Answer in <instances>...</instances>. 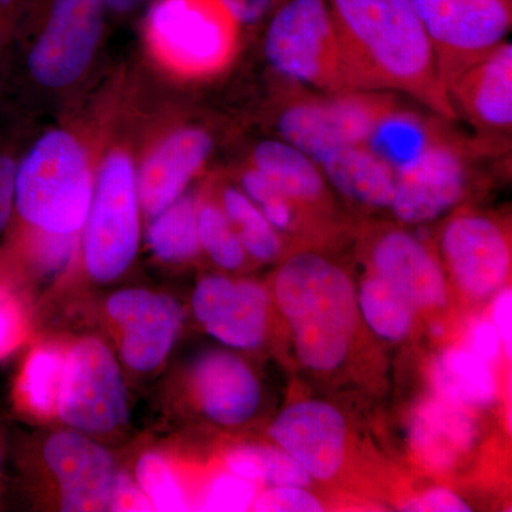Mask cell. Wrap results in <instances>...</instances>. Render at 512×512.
I'll use <instances>...</instances> for the list:
<instances>
[{"instance_id":"obj_38","label":"cell","mask_w":512,"mask_h":512,"mask_svg":"<svg viewBox=\"0 0 512 512\" xmlns=\"http://www.w3.org/2000/svg\"><path fill=\"white\" fill-rule=\"evenodd\" d=\"M110 511H151L153 505L141 491L140 485L127 474L117 473L111 493Z\"/></svg>"},{"instance_id":"obj_25","label":"cell","mask_w":512,"mask_h":512,"mask_svg":"<svg viewBox=\"0 0 512 512\" xmlns=\"http://www.w3.org/2000/svg\"><path fill=\"white\" fill-rule=\"evenodd\" d=\"M197 217V197L183 194L156 217L150 218L147 242L151 252L170 264L195 258L201 249Z\"/></svg>"},{"instance_id":"obj_2","label":"cell","mask_w":512,"mask_h":512,"mask_svg":"<svg viewBox=\"0 0 512 512\" xmlns=\"http://www.w3.org/2000/svg\"><path fill=\"white\" fill-rule=\"evenodd\" d=\"M275 292L303 365L330 372L345 362L356 323V295L345 271L313 252L286 259Z\"/></svg>"},{"instance_id":"obj_41","label":"cell","mask_w":512,"mask_h":512,"mask_svg":"<svg viewBox=\"0 0 512 512\" xmlns=\"http://www.w3.org/2000/svg\"><path fill=\"white\" fill-rule=\"evenodd\" d=\"M16 164L12 158L0 156V232L9 224L15 205Z\"/></svg>"},{"instance_id":"obj_13","label":"cell","mask_w":512,"mask_h":512,"mask_svg":"<svg viewBox=\"0 0 512 512\" xmlns=\"http://www.w3.org/2000/svg\"><path fill=\"white\" fill-rule=\"evenodd\" d=\"M456 110L478 138L505 148L512 130V45L501 42L467 66L447 86Z\"/></svg>"},{"instance_id":"obj_33","label":"cell","mask_w":512,"mask_h":512,"mask_svg":"<svg viewBox=\"0 0 512 512\" xmlns=\"http://www.w3.org/2000/svg\"><path fill=\"white\" fill-rule=\"evenodd\" d=\"M136 481L154 510H184L183 490L163 457L154 453L144 454L136 466Z\"/></svg>"},{"instance_id":"obj_15","label":"cell","mask_w":512,"mask_h":512,"mask_svg":"<svg viewBox=\"0 0 512 512\" xmlns=\"http://www.w3.org/2000/svg\"><path fill=\"white\" fill-rule=\"evenodd\" d=\"M441 248L458 285L476 298L497 291L510 271L507 234L498 222L485 215L453 218L441 235Z\"/></svg>"},{"instance_id":"obj_14","label":"cell","mask_w":512,"mask_h":512,"mask_svg":"<svg viewBox=\"0 0 512 512\" xmlns=\"http://www.w3.org/2000/svg\"><path fill=\"white\" fill-rule=\"evenodd\" d=\"M43 460L63 511H109L117 470L106 448L80 431H59L46 440Z\"/></svg>"},{"instance_id":"obj_40","label":"cell","mask_w":512,"mask_h":512,"mask_svg":"<svg viewBox=\"0 0 512 512\" xmlns=\"http://www.w3.org/2000/svg\"><path fill=\"white\" fill-rule=\"evenodd\" d=\"M239 25L255 26L269 18L282 0H221Z\"/></svg>"},{"instance_id":"obj_32","label":"cell","mask_w":512,"mask_h":512,"mask_svg":"<svg viewBox=\"0 0 512 512\" xmlns=\"http://www.w3.org/2000/svg\"><path fill=\"white\" fill-rule=\"evenodd\" d=\"M239 184L245 195L254 202L276 231L289 232L295 228L296 212L305 205L286 197L264 174L251 164H245L239 173Z\"/></svg>"},{"instance_id":"obj_18","label":"cell","mask_w":512,"mask_h":512,"mask_svg":"<svg viewBox=\"0 0 512 512\" xmlns=\"http://www.w3.org/2000/svg\"><path fill=\"white\" fill-rule=\"evenodd\" d=\"M463 137L464 134L454 130L451 121L427 109L404 106L397 99L377 119L363 144L399 178L419 167L440 148Z\"/></svg>"},{"instance_id":"obj_28","label":"cell","mask_w":512,"mask_h":512,"mask_svg":"<svg viewBox=\"0 0 512 512\" xmlns=\"http://www.w3.org/2000/svg\"><path fill=\"white\" fill-rule=\"evenodd\" d=\"M66 352L56 346H42L30 353L19 380V392L28 410L39 417L57 413Z\"/></svg>"},{"instance_id":"obj_6","label":"cell","mask_w":512,"mask_h":512,"mask_svg":"<svg viewBox=\"0 0 512 512\" xmlns=\"http://www.w3.org/2000/svg\"><path fill=\"white\" fill-rule=\"evenodd\" d=\"M137 168L126 150L114 148L94 175L92 202L83 227L87 272L97 282L120 278L140 247Z\"/></svg>"},{"instance_id":"obj_30","label":"cell","mask_w":512,"mask_h":512,"mask_svg":"<svg viewBox=\"0 0 512 512\" xmlns=\"http://www.w3.org/2000/svg\"><path fill=\"white\" fill-rule=\"evenodd\" d=\"M360 308L367 325L380 338L402 340L412 328L413 303L379 276L363 284Z\"/></svg>"},{"instance_id":"obj_1","label":"cell","mask_w":512,"mask_h":512,"mask_svg":"<svg viewBox=\"0 0 512 512\" xmlns=\"http://www.w3.org/2000/svg\"><path fill=\"white\" fill-rule=\"evenodd\" d=\"M328 3L366 90L404 94L456 123V110L412 0Z\"/></svg>"},{"instance_id":"obj_44","label":"cell","mask_w":512,"mask_h":512,"mask_svg":"<svg viewBox=\"0 0 512 512\" xmlns=\"http://www.w3.org/2000/svg\"><path fill=\"white\" fill-rule=\"evenodd\" d=\"M146 0H106V5L111 12L126 15V13L133 12L138 6L143 5Z\"/></svg>"},{"instance_id":"obj_17","label":"cell","mask_w":512,"mask_h":512,"mask_svg":"<svg viewBox=\"0 0 512 512\" xmlns=\"http://www.w3.org/2000/svg\"><path fill=\"white\" fill-rule=\"evenodd\" d=\"M212 150L214 138L205 128L183 127L168 134L137 170L141 211L153 218L178 200L207 164Z\"/></svg>"},{"instance_id":"obj_26","label":"cell","mask_w":512,"mask_h":512,"mask_svg":"<svg viewBox=\"0 0 512 512\" xmlns=\"http://www.w3.org/2000/svg\"><path fill=\"white\" fill-rule=\"evenodd\" d=\"M434 383L444 399L464 406H490L495 380L487 362L466 350H448L434 366Z\"/></svg>"},{"instance_id":"obj_11","label":"cell","mask_w":512,"mask_h":512,"mask_svg":"<svg viewBox=\"0 0 512 512\" xmlns=\"http://www.w3.org/2000/svg\"><path fill=\"white\" fill-rule=\"evenodd\" d=\"M500 148L481 140L463 137L440 148L409 174L397 178L390 210L407 224L430 222L446 214L466 198L481 158Z\"/></svg>"},{"instance_id":"obj_29","label":"cell","mask_w":512,"mask_h":512,"mask_svg":"<svg viewBox=\"0 0 512 512\" xmlns=\"http://www.w3.org/2000/svg\"><path fill=\"white\" fill-rule=\"evenodd\" d=\"M231 473L249 481H264L274 487H305L311 476L285 450L266 446H244L228 454Z\"/></svg>"},{"instance_id":"obj_45","label":"cell","mask_w":512,"mask_h":512,"mask_svg":"<svg viewBox=\"0 0 512 512\" xmlns=\"http://www.w3.org/2000/svg\"><path fill=\"white\" fill-rule=\"evenodd\" d=\"M0 473H2V447H0Z\"/></svg>"},{"instance_id":"obj_22","label":"cell","mask_w":512,"mask_h":512,"mask_svg":"<svg viewBox=\"0 0 512 512\" xmlns=\"http://www.w3.org/2000/svg\"><path fill=\"white\" fill-rule=\"evenodd\" d=\"M333 190L357 204L389 208L396 191V174L365 144L329 148L313 158Z\"/></svg>"},{"instance_id":"obj_42","label":"cell","mask_w":512,"mask_h":512,"mask_svg":"<svg viewBox=\"0 0 512 512\" xmlns=\"http://www.w3.org/2000/svg\"><path fill=\"white\" fill-rule=\"evenodd\" d=\"M500 340V335H498L494 323L481 322L473 329L471 348H473L474 355L488 363L497 357Z\"/></svg>"},{"instance_id":"obj_34","label":"cell","mask_w":512,"mask_h":512,"mask_svg":"<svg viewBox=\"0 0 512 512\" xmlns=\"http://www.w3.org/2000/svg\"><path fill=\"white\" fill-rule=\"evenodd\" d=\"M76 247L77 235L50 234L33 229L30 259L39 271L55 274L69 265Z\"/></svg>"},{"instance_id":"obj_9","label":"cell","mask_w":512,"mask_h":512,"mask_svg":"<svg viewBox=\"0 0 512 512\" xmlns=\"http://www.w3.org/2000/svg\"><path fill=\"white\" fill-rule=\"evenodd\" d=\"M444 86L493 47L512 26V0H412Z\"/></svg>"},{"instance_id":"obj_35","label":"cell","mask_w":512,"mask_h":512,"mask_svg":"<svg viewBox=\"0 0 512 512\" xmlns=\"http://www.w3.org/2000/svg\"><path fill=\"white\" fill-rule=\"evenodd\" d=\"M255 495L254 481L234 473L222 474L212 481L204 507L208 511H245L254 504Z\"/></svg>"},{"instance_id":"obj_8","label":"cell","mask_w":512,"mask_h":512,"mask_svg":"<svg viewBox=\"0 0 512 512\" xmlns=\"http://www.w3.org/2000/svg\"><path fill=\"white\" fill-rule=\"evenodd\" d=\"M37 33L28 56L33 80L47 89L76 83L92 64L106 25V0H29Z\"/></svg>"},{"instance_id":"obj_7","label":"cell","mask_w":512,"mask_h":512,"mask_svg":"<svg viewBox=\"0 0 512 512\" xmlns=\"http://www.w3.org/2000/svg\"><path fill=\"white\" fill-rule=\"evenodd\" d=\"M282 94L276 130L312 158L329 148L365 143L377 119L399 99L379 90L313 93L291 82Z\"/></svg>"},{"instance_id":"obj_10","label":"cell","mask_w":512,"mask_h":512,"mask_svg":"<svg viewBox=\"0 0 512 512\" xmlns=\"http://www.w3.org/2000/svg\"><path fill=\"white\" fill-rule=\"evenodd\" d=\"M73 430L110 433L128 420L126 386L111 350L86 338L66 352L57 413Z\"/></svg>"},{"instance_id":"obj_23","label":"cell","mask_w":512,"mask_h":512,"mask_svg":"<svg viewBox=\"0 0 512 512\" xmlns=\"http://www.w3.org/2000/svg\"><path fill=\"white\" fill-rule=\"evenodd\" d=\"M410 439L421 460L443 470L470 450L476 429L460 404L441 397L424 403L417 410Z\"/></svg>"},{"instance_id":"obj_24","label":"cell","mask_w":512,"mask_h":512,"mask_svg":"<svg viewBox=\"0 0 512 512\" xmlns=\"http://www.w3.org/2000/svg\"><path fill=\"white\" fill-rule=\"evenodd\" d=\"M248 164L264 174L286 197L305 207L325 202L332 188L315 160L284 140L256 144Z\"/></svg>"},{"instance_id":"obj_21","label":"cell","mask_w":512,"mask_h":512,"mask_svg":"<svg viewBox=\"0 0 512 512\" xmlns=\"http://www.w3.org/2000/svg\"><path fill=\"white\" fill-rule=\"evenodd\" d=\"M372 261L377 276L406 296L414 308L446 303V282L436 259L403 229H389L376 238Z\"/></svg>"},{"instance_id":"obj_19","label":"cell","mask_w":512,"mask_h":512,"mask_svg":"<svg viewBox=\"0 0 512 512\" xmlns=\"http://www.w3.org/2000/svg\"><path fill=\"white\" fill-rule=\"evenodd\" d=\"M269 434L309 476L318 480L335 476L342 466L346 423L342 414L328 403L293 404L279 414Z\"/></svg>"},{"instance_id":"obj_43","label":"cell","mask_w":512,"mask_h":512,"mask_svg":"<svg viewBox=\"0 0 512 512\" xmlns=\"http://www.w3.org/2000/svg\"><path fill=\"white\" fill-rule=\"evenodd\" d=\"M494 326L503 340L508 357L512 356V293L510 289L498 295L494 303Z\"/></svg>"},{"instance_id":"obj_16","label":"cell","mask_w":512,"mask_h":512,"mask_svg":"<svg viewBox=\"0 0 512 512\" xmlns=\"http://www.w3.org/2000/svg\"><path fill=\"white\" fill-rule=\"evenodd\" d=\"M268 305V295L258 284L220 275L205 276L192 295L198 322L215 339L238 349H255L264 342Z\"/></svg>"},{"instance_id":"obj_20","label":"cell","mask_w":512,"mask_h":512,"mask_svg":"<svg viewBox=\"0 0 512 512\" xmlns=\"http://www.w3.org/2000/svg\"><path fill=\"white\" fill-rule=\"evenodd\" d=\"M192 384L202 412L222 426H239L251 419L261 399L252 370L225 350H210L198 357Z\"/></svg>"},{"instance_id":"obj_37","label":"cell","mask_w":512,"mask_h":512,"mask_svg":"<svg viewBox=\"0 0 512 512\" xmlns=\"http://www.w3.org/2000/svg\"><path fill=\"white\" fill-rule=\"evenodd\" d=\"M256 511L265 512H316L322 511V504L302 487H275L266 491L255 501Z\"/></svg>"},{"instance_id":"obj_12","label":"cell","mask_w":512,"mask_h":512,"mask_svg":"<svg viewBox=\"0 0 512 512\" xmlns=\"http://www.w3.org/2000/svg\"><path fill=\"white\" fill-rule=\"evenodd\" d=\"M106 309L120 332V355L131 370L147 373L163 365L183 325L180 303L165 293L123 289L110 296Z\"/></svg>"},{"instance_id":"obj_46","label":"cell","mask_w":512,"mask_h":512,"mask_svg":"<svg viewBox=\"0 0 512 512\" xmlns=\"http://www.w3.org/2000/svg\"><path fill=\"white\" fill-rule=\"evenodd\" d=\"M0 20H2V19H0Z\"/></svg>"},{"instance_id":"obj_39","label":"cell","mask_w":512,"mask_h":512,"mask_svg":"<svg viewBox=\"0 0 512 512\" xmlns=\"http://www.w3.org/2000/svg\"><path fill=\"white\" fill-rule=\"evenodd\" d=\"M403 511L412 512H468L466 501L461 500L458 495L448 490H434L421 495L416 500L404 505Z\"/></svg>"},{"instance_id":"obj_31","label":"cell","mask_w":512,"mask_h":512,"mask_svg":"<svg viewBox=\"0 0 512 512\" xmlns=\"http://www.w3.org/2000/svg\"><path fill=\"white\" fill-rule=\"evenodd\" d=\"M197 221L201 248L215 264L231 271L245 264L247 252L221 205L211 201L198 202Z\"/></svg>"},{"instance_id":"obj_27","label":"cell","mask_w":512,"mask_h":512,"mask_svg":"<svg viewBox=\"0 0 512 512\" xmlns=\"http://www.w3.org/2000/svg\"><path fill=\"white\" fill-rule=\"evenodd\" d=\"M221 207L237 232L247 255L258 261H274L282 252V241L261 210L241 188H222Z\"/></svg>"},{"instance_id":"obj_5","label":"cell","mask_w":512,"mask_h":512,"mask_svg":"<svg viewBox=\"0 0 512 512\" xmlns=\"http://www.w3.org/2000/svg\"><path fill=\"white\" fill-rule=\"evenodd\" d=\"M239 29L221 0H156L146 18L154 55L187 77L222 72L237 52Z\"/></svg>"},{"instance_id":"obj_4","label":"cell","mask_w":512,"mask_h":512,"mask_svg":"<svg viewBox=\"0 0 512 512\" xmlns=\"http://www.w3.org/2000/svg\"><path fill=\"white\" fill-rule=\"evenodd\" d=\"M93 184L82 141L70 131H47L16 167V211L35 231L79 235L89 215Z\"/></svg>"},{"instance_id":"obj_36","label":"cell","mask_w":512,"mask_h":512,"mask_svg":"<svg viewBox=\"0 0 512 512\" xmlns=\"http://www.w3.org/2000/svg\"><path fill=\"white\" fill-rule=\"evenodd\" d=\"M26 335L22 303L8 286L0 285V359L10 355Z\"/></svg>"},{"instance_id":"obj_3","label":"cell","mask_w":512,"mask_h":512,"mask_svg":"<svg viewBox=\"0 0 512 512\" xmlns=\"http://www.w3.org/2000/svg\"><path fill=\"white\" fill-rule=\"evenodd\" d=\"M264 53L276 73L306 89L366 90L328 0H282L269 15Z\"/></svg>"}]
</instances>
